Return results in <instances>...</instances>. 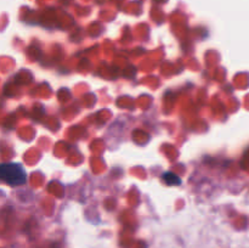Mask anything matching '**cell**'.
<instances>
[{
    "label": "cell",
    "instance_id": "cell-1",
    "mask_svg": "<svg viewBox=\"0 0 249 248\" xmlns=\"http://www.w3.org/2000/svg\"><path fill=\"white\" fill-rule=\"evenodd\" d=\"M0 180L10 186H18L26 182L27 174L18 163H0Z\"/></svg>",
    "mask_w": 249,
    "mask_h": 248
}]
</instances>
